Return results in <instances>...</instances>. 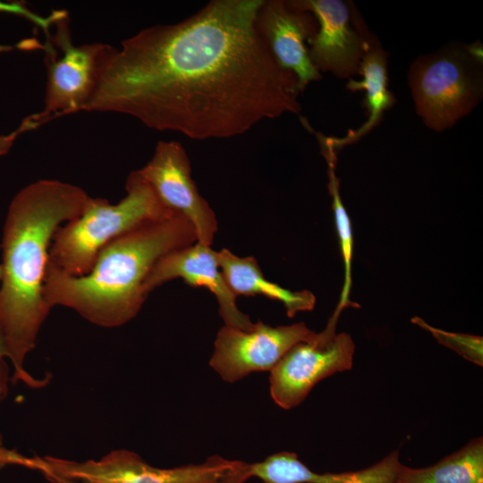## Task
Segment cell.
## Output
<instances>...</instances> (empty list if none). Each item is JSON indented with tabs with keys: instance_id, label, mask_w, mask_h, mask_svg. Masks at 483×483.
<instances>
[{
	"instance_id": "cell-19",
	"label": "cell",
	"mask_w": 483,
	"mask_h": 483,
	"mask_svg": "<svg viewBox=\"0 0 483 483\" xmlns=\"http://www.w3.org/2000/svg\"><path fill=\"white\" fill-rule=\"evenodd\" d=\"M411 322L430 332L437 342L462 355L473 363L483 364V340L481 336L456 334L435 328L423 319L415 317Z\"/></svg>"
},
{
	"instance_id": "cell-10",
	"label": "cell",
	"mask_w": 483,
	"mask_h": 483,
	"mask_svg": "<svg viewBox=\"0 0 483 483\" xmlns=\"http://www.w3.org/2000/svg\"><path fill=\"white\" fill-rule=\"evenodd\" d=\"M316 18L318 28L308 44L315 68L338 78L359 73L360 64L372 45L378 42L358 18L352 4L342 0H292Z\"/></svg>"
},
{
	"instance_id": "cell-23",
	"label": "cell",
	"mask_w": 483,
	"mask_h": 483,
	"mask_svg": "<svg viewBox=\"0 0 483 483\" xmlns=\"http://www.w3.org/2000/svg\"><path fill=\"white\" fill-rule=\"evenodd\" d=\"M42 474L51 483H80V482H78V481L64 479V478L58 477V476H56L55 474L48 473V472H45V473H42Z\"/></svg>"
},
{
	"instance_id": "cell-17",
	"label": "cell",
	"mask_w": 483,
	"mask_h": 483,
	"mask_svg": "<svg viewBox=\"0 0 483 483\" xmlns=\"http://www.w3.org/2000/svg\"><path fill=\"white\" fill-rule=\"evenodd\" d=\"M398 483H483L482 437L432 466L412 469L403 465Z\"/></svg>"
},
{
	"instance_id": "cell-24",
	"label": "cell",
	"mask_w": 483,
	"mask_h": 483,
	"mask_svg": "<svg viewBox=\"0 0 483 483\" xmlns=\"http://www.w3.org/2000/svg\"><path fill=\"white\" fill-rule=\"evenodd\" d=\"M0 443H1V439H0Z\"/></svg>"
},
{
	"instance_id": "cell-21",
	"label": "cell",
	"mask_w": 483,
	"mask_h": 483,
	"mask_svg": "<svg viewBox=\"0 0 483 483\" xmlns=\"http://www.w3.org/2000/svg\"><path fill=\"white\" fill-rule=\"evenodd\" d=\"M36 128V123L30 117L23 119L19 128L9 134L0 135V156L6 154L13 145L18 136L29 130Z\"/></svg>"
},
{
	"instance_id": "cell-8",
	"label": "cell",
	"mask_w": 483,
	"mask_h": 483,
	"mask_svg": "<svg viewBox=\"0 0 483 483\" xmlns=\"http://www.w3.org/2000/svg\"><path fill=\"white\" fill-rule=\"evenodd\" d=\"M339 313L314 341L294 345L270 371V394L281 408L296 407L320 380L352 369L355 346L348 334H335Z\"/></svg>"
},
{
	"instance_id": "cell-4",
	"label": "cell",
	"mask_w": 483,
	"mask_h": 483,
	"mask_svg": "<svg viewBox=\"0 0 483 483\" xmlns=\"http://www.w3.org/2000/svg\"><path fill=\"white\" fill-rule=\"evenodd\" d=\"M126 196L117 204L89 197L81 214L60 226L53 237L48 262L72 276L92 268L101 250L121 235L171 215L151 188L132 171L127 177Z\"/></svg>"
},
{
	"instance_id": "cell-9",
	"label": "cell",
	"mask_w": 483,
	"mask_h": 483,
	"mask_svg": "<svg viewBox=\"0 0 483 483\" xmlns=\"http://www.w3.org/2000/svg\"><path fill=\"white\" fill-rule=\"evenodd\" d=\"M317 336L303 322L271 326L258 320L250 330L225 325L216 335L209 365L233 383L253 372L271 371L294 345Z\"/></svg>"
},
{
	"instance_id": "cell-3",
	"label": "cell",
	"mask_w": 483,
	"mask_h": 483,
	"mask_svg": "<svg viewBox=\"0 0 483 483\" xmlns=\"http://www.w3.org/2000/svg\"><path fill=\"white\" fill-rule=\"evenodd\" d=\"M195 241L192 225L181 215L146 223L104 247L85 275H66L48 262L45 300L50 308L72 309L99 326H123L139 313L147 299L144 284L155 264Z\"/></svg>"
},
{
	"instance_id": "cell-6",
	"label": "cell",
	"mask_w": 483,
	"mask_h": 483,
	"mask_svg": "<svg viewBox=\"0 0 483 483\" xmlns=\"http://www.w3.org/2000/svg\"><path fill=\"white\" fill-rule=\"evenodd\" d=\"M408 82L424 124L436 131L449 129L482 98L479 47L456 44L419 55L409 68Z\"/></svg>"
},
{
	"instance_id": "cell-18",
	"label": "cell",
	"mask_w": 483,
	"mask_h": 483,
	"mask_svg": "<svg viewBox=\"0 0 483 483\" xmlns=\"http://www.w3.org/2000/svg\"><path fill=\"white\" fill-rule=\"evenodd\" d=\"M328 168V191L332 197V208L339 237L341 252L344 264V283L341 292L338 309H343L351 304L348 300L352 287V259L353 250V238L352 225L347 211L343 205L339 192V179L335 174L336 153L332 149H321Z\"/></svg>"
},
{
	"instance_id": "cell-22",
	"label": "cell",
	"mask_w": 483,
	"mask_h": 483,
	"mask_svg": "<svg viewBox=\"0 0 483 483\" xmlns=\"http://www.w3.org/2000/svg\"><path fill=\"white\" fill-rule=\"evenodd\" d=\"M3 342L0 337V402L5 399L8 394L9 369L5 362Z\"/></svg>"
},
{
	"instance_id": "cell-2",
	"label": "cell",
	"mask_w": 483,
	"mask_h": 483,
	"mask_svg": "<svg viewBox=\"0 0 483 483\" xmlns=\"http://www.w3.org/2000/svg\"><path fill=\"white\" fill-rule=\"evenodd\" d=\"M89 199L80 187L39 180L12 199L5 218L0 266V337L13 367V383L40 387L23 367L51 308L43 294L49 245L62 223L78 217Z\"/></svg>"
},
{
	"instance_id": "cell-13",
	"label": "cell",
	"mask_w": 483,
	"mask_h": 483,
	"mask_svg": "<svg viewBox=\"0 0 483 483\" xmlns=\"http://www.w3.org/2000/svg\"><path fill=\"white\" fill-rule=\"evenodd\" d=\"M175 278L191 286L211 292L218 303L219 315L226 326L250 330V317L237 307L236 295L229 288L221 271L217 251L200 242L173 250L162 257L150 270L144 284L148 295L156 287Z\"/></svg>"
},
{
	"instance_id": "cell-15",
	"label": "cell",
	"mask_w": 483,
	"mask_h": 483,
	"mask_svg": "<svg viewBox=\"0 0 483 483\" xmlns=\"http://www.w3.org/2000/svg\"><path fill=\"white\" fill-rule=\"evenodd\" d=\"M361 80L350 79L346 88L351 91L365 90L363 102L368 111L367 121L357 130L350 131L343 138L326 137L320 132L316 133L325 143L336 153L343 147L360 140L373 130L383 118L384 112L394 105V95L387 88V54L377 42L364 55L359 69Z\"/></svg>"
},
{
	"instance_id": "cell-1",
	"label": "cell",
	"mask_w": 483,
	"mask_h": 483,
	"mask_svg": "<svg viewBox=\"0 0 483 483\" xmlns=\"http://www.w3.org/2000/svg\"><path fill=\"white\" fill-rule=\"evenodd\" d=\"M262 3L213 0L180 22L150 26L112 47L85 111L128 114L199 140L300 114L296 76L258 30Z\"/></svg>"
},
{
	"instance_id": "cell-11",
	"label": "cell",
	"mask_w": 483,
	"mask_h": 483,
	"mask_svg": "<svg viewBox=\"0 0 483 483\" xmlns=\"http://www.w3.org/2000/svg\"><path fill=\"white\" fill-rule=\"evenodd\" d=\"M136 172L166 210L191 223L198 242L211 246L217 231L216 217L199 192L190 159L181 143L158 141L150 160Z\"/></svg>"
},
{
	"instance_id": "cell-16",
	"label": "cell",
	"mask_w": 483,
	"mask_h": 483,
	"mask_svg": "<svg viewBox=\"0 0 483 483\" xmlns=\"http://www.w3.org/2000/svg\"><path fill=\"white\" fill-rule=\"evenodd\" d=\"M217 255L225 282L236 296L263 295L278 301L290 318L299 311L313 309L316 297L311 292L290 291L267 280L254 257L241 258L227 249L217 251Z\"/></svg>"
},
{
	"instance_id": "cell-14",
	"label": "cell",
	"mask_w": 483,
	"mask_h": 483,
	"mask_svg": "<svg viewBox=\"0 0 483 483\" xmlns=\"http://www.w3.org/2000/svg\"><path fill=\"white\" fill-rule=\"evenodd\" d=\"M402 466L398 451H394L361 470L318 473L301 462L296 453L280 452L250 464V474L264 483H398Z\"/></svg>"
},
{
	"instance_id": "cell-12",
	"label": "cell",
	"mask_w": 483,
	"mask_h": 483,
	"mask_svg": "<svg viewBox=\"0 0 483 483\" xmlns=\"http://www.w3.org/2000/svg\"><path fill=\"white\" fill-rule=\"evenodd\" d=\"M256 25L277 64L296 76L301 92L311 81L321 79L306 45L318 28L312 13L297 7L292 1L263 0Z\"/></svg>"
},
{
	"instance_id": "cell-5",
	"label": "cell",
	"mask_w": 483,
	"mask_h": 483,
	"mask_svg": "<svg viewBox=\"0 0 483 483\" xmlns=\"http://www.w3.org/2000/svg\"><path fill=\"white\" fill-rule=\"evenodd\" d=\"M4 465H20L80 483H245L250 463L210 456L199 464L171 469L153 467L134 452L114 450L98 461L82 462L51 456L26 457L5 449Z\"/></svg>"
},
{
	"instance_id": "cell-20",
	"label": "cell",
	"mask_w": 483,
	"mask_h": 483,
	"mask_svg": "<svg viewBox=\"0 0 483 483\" xmlns=\"http://www.w3.org/2000/svg\"><path fill=\"white\" fill-rule=\"evenodd\" d=\"M0 13L21 16L39 27L47 37L52 25L59 20L68 16L65 11H54L47 16L39 15L32 12L24 3L0 1Z\"/></svg>"
},
{
	"instance_id": "cell-7",
	"label": "cell",
	"mask_w": 483,
	"mask_h": 483,
	"mask_svg": "<svg viewBox=\"0 0 483 483\" xmlns=\"http://www.w3.org/2000/svg\"><path fill=\"white\" fill-rule=\"evenodd\" d=\"M48 36L45 106L38 115L48 118L85 111L97 87L101 67L112 47L103 43L73 45L68 16L55 22Z\"/></svg>"
}]
</instances>
